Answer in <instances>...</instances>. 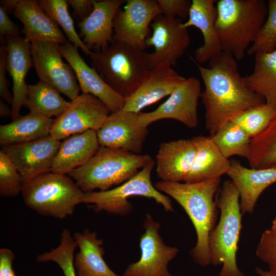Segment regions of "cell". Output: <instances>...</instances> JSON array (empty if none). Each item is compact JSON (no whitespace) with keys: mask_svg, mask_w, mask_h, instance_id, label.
<instances>
[{"mask_svg":"<svg viewBox=\"0 0 276 276\" xmlns=\"http://www.w3.org/2000/svg\"><path fill=\"white\" fill-rule=\"evenodd\" d=\"M195 63L204 86L201 98L210 136L238 113L265 103L241 75L231 54L222 51L209 61L208 67Z\"/></svg>","mask_w":276,"mask_h":276,"instance_id":"6da1fadb","label":"cell"},{"mask_svg":"<svg viewBox=\"0 0 276 276\" xmlns=\"http://www.w3.org/2000/svg\"><path fill=\"white\" fill-rule=\"evenodd\" d=\"M220 183V179H214L191 183L161 180L155 185L159 191L176 200L190 217L197 235L190 255L201 266L211 264L209 241L217 219V206L214 199Z\"/></svg>","mask_w":276,"mask_h":276,"instance_id":"7a4b0ae2","label":"cell"},{"mask_svg":"<svg viewBox=\"0 0 276 276\" xmlns=\"http://www.w3.org/2000/svg\"><path fill=\"white\" fill-rule=\"evenodd\" d=\"M216 29L222 51L237 61L255 40L267 16L264 0H219Z\"/></svg>","mask_w":276,"mask_h":276,"instance_id":"3957f363","label":"cell"},{"mask_svg":"<svg viewBox=\"0 0 276 276\" xmlns=\"http://www.w3.org/2000/svg\"><path fill=\"white\" fill-rule=\"evenodd\" d=\"M151 157L100 146L84 165L68 175L84 193L106 191L135 175Z\"/></svg>","mask_w":276,"mask_h":276,"instance_id":"277c9868","label":"cell"},{"mask_svg":"<svg viewBox=\"0 0 276 276\" xmlns=\"http://www.w3.org/2000/svg\"><path fill=\"white\" fill-rule=\"evenodd\" d=\"M216 204L220 217L210 238L211 264L222 265L219 276H245L237 263L242 214L239 192L231 180L223 183Z\"/></svg>","mask_w":276,"mask_h":276,"instance_id":"5b68a950","label":"cell"},{"mask_svg":"<svg viewBox=\"0 0 276 276\" xmlns=\"http://www.w3.org/2000/svg\"><path fill=\"white\" fill-rule=\"evenodd\" d=\"M147 53L113 40L106 49L91 51L89 56L105 82L126 99L137 89L150 70Z\"/></svg>","mask_w":276,"mask_h":276,"instance_id":"8992f818","label":"cell"},{"mask_svg":"<svg viewBox=\"0 0 276 276\" xmlns=\"http://www.w3.org/2000/svg\"><path fill=\"white\" fill-rule=\"evenodd\" d=\"M21 194L30 209L41 215L61 219L72 215L84 196L69 176L51 171L23 183Z\"/></svg>","mask_w":276,"mask_h":276,"instance_id":"52a82bcc","label":"cell"},{"mask_svg":"<svg viewBox=\"0 0 276 276\" xmlns=\"http://www.w3.org/2000/svg\"><path fill=\"white\" fill-rule=\"evenodd\" d=\"M155 162L152 157L133 177L117 187L106 191L84 193L83 203L91 205L97 212L125 216L133 210L128 201L132 196H143L154 199L167 212L173 211L170 198L162 194L152 185L151 176Z\"/></svg>","mask_w":276,"mask_h":276,"instance_id":"ba28073f","label":"cell"},{"mask_svg":"<svg viewBox=\"0 0 276 276\" xmlns=\"http://www.w3.org/2000/svg\"><path fill=\"white\" fill-rule=\"evenodd\" d=\"M59 45L47 41L31 42L33 65L39 81L52 86L72 101L79 95L81 89L72 67L63 61Z\"/></svg>","mask_w":276,"mask_h":276,"instance_id":"9c48e42d","label":"cell"},{"mask_svg":"<svg viewBox=\"0 0 276 276\" xmlns=\"http://www.w3.org/2000/svg\"><path fill=\"white\" fill-rule=\"evenodd\" d=\"M160 226L147 213L144 223L145 232L140 239V259L130 264L123 276H173L168 265L179 250L165 244L159 233Z\"/></svg>","mask_w":276,"mask_h":276,"instance_id":"30bf717a","label":"cell"},{"mask_svg":"<svg viewBox=\"0 0 276 276\" xmlns=\"http://www.w3.org/2000/svg\"><path fill=\"white\" fill-rule=\"evenodd\" d=\"M157 0H127L113 19V40L145 51L149 26L162 14Z\"/></svg>","mask_w":276,"mask_h":276,"instance_id":"8fae6325","label":"cell"},{"mask_svg":"<svg viewBox=\"0 0 276 276\" xmlns=\"http://www.w3.org/2000/svg\"><path fill=\"white\" fill-rule=\"evenodd\" d=\"M178 18L158 15L151 23L152 33L146 39L147 47H153V52L147 53L150 69L162 62L172 67L185 54L190 44L188 29L182 26Z\"/></svg>","mask_w":276,"mask_h":276,"instance_id":"7c38bea8","label":"cell"},{"mask_svg":"<svg viewBox=\"0 0 276 276\" xmlns=\"http://www.w3.org/2000/svg\"><path fill=\"white\" fill-rule=\"evenodd\" d=\"M110 111L105 104L90 94L79 95L53 123L50 135L61 140L88 130L96 131Z\"/></svg>","mask_w":276,"mask_h":276,"instance_id":"4fadbf2b","label":"cell"},{"mask_svg":"<svg viewBox=\"0 0 276 276\" xmlns=\"http://www.w3.org/2000/svg\"><path fill=\"white\" fill-rule=\"evenodd\" d=\"M201 94V83L198 78L186 79L155 110L139 112V119L147 127L160 120L173 119L194 128L198 123L197 107Z\"/></svg>","mask_w":276,"mask_h":276,"instance_id":"5bb4252c","label":"cell"},{"mask_svg":"<svg viewBox=\"0 0 276 276\" xmlns=\"http://www.w3.org/2000/svg\"><path fill=\"white\" fill-rule=\"evenodd\" d=\"M139 113L124 109L111 112L97 131L100 146L141 154L148 130Z\"/></svg>","mask_w":276,"mask_h":276,"instance_id":"9a60e30c","label":"cell"},{"mask_svg":"<svg viewBox=\"0 0 276 276\" xmlns=\"http://www.w3.org/2000/svg\"><path fill=\"white\" fill-rule=\"evenodd\" d=\"M61 143L50 134L32 141L4 146L2 150L12 161L24 183L51 171Z\"/></svg>","mask_w":276,"mask_h":276,"instance_id":"2e32d148","label":"cell"},{"mask_svg":"<svg viewBox=\"0 0 276 276\" xmlns=\"http://www.w3.org/2000/svg\"><path fill=\"white\" fill-rule=\"evenodd\" d=\"M1 3L21 22V32L29 42L47 41L64 44L67 41L58 25L42 9L38 1L6 0Z\"/></svg>","mask_w":276,"mask_h":276,"instance_id":"e0dca14e","label":"cell"},{"mask_svg":"<svg viewBox=\"0 0 276 276\" xmlns=\"http://www.w3.org/2000/svg\"><path fill=\"white\" fill-rule=\"evenodd\" d=\"M59 48L62 57L73 70L83 94H90L98 98L110 112L124 108L125 99L109 86L94 67L87 65L77 48L68 41L59 44Z\"/></svg>","mask_w":276,"mask_h":276,"instance_id":"ac0fdd59","label":"cell"},{"mask_svg":"<svg viewBox=\"0 0 276 276\" xmlns=\"http://www.w3.org/2000/svg\"><path fill=\"white\" fill-rule=\"evenodd\" d=\"M186 79L169 63H159L149 70L137 89L125 99L123 109L140 112L144 108L169 96Z\"/></svg>","mask_w":276,"mask_h":276,"instance_id":"d6986e66","label":"cell"},{"mask_svg":"<svg viewBox=\"0 0 276 276\" xmlns=\"http://www.w3.org/2000/svg\"><path fill=\"white\" fill-rule=\"evenodd\" d=\"M124 0H93L90 14L78 22L80 36L91 51L108 47L113 41V19Z\"/></svg>","mask_w":276,"mask_h":276,"instance_id":"ffe728a7","label":"cell"},{"mask_svg":"<svg viewBox=\"0 0 276 276\" xmlns=\"http://www.w3.org/2000/svg\"><path fill=\"white\" fill-rule=\"evenodd\" d=\"M4 38L7 71L13 81L11 117L14 120L20 116V110L27 98L28 85L25 82V78L33 65L31 42L20 35Z\"/></svg>","mask_w":276,"mask_h":276,"instance_id":"44dd1931","label":"cell"},{"mask_svg":"<svg viewBox=\"0 0 276 276\" xmlns=\"http://www.w3.org/2000/svg\"><path fill=\"white\" fill-rule=\"evenodd\" d=\"M216 1L192 0L187 20L182 23L183 28H198L203 36V44L195 50L194 62H209L222 51L216 29L217 11Z\"/></svg>","mask_w":276,"mask_h":276,"instance_id":"7402d4cb","label":"cell"},{"mask_svg":"<svg viewBox=\"0 0 276 276\" xmlns=\"http://www.w3.org/2000/svg\"><path fill=\"white\" fill-rule=\"evenodd\" d=\"M227 175L239 192L242 215L252 213L261 194L276 182V168H248L237 160L231 162Z\"/></svg>","mask_w":276,"mask_h":276,"instance_id":"603a6c76","label":"cell"},{"mask_svg":"<svg viewBox=\"0 0 276 276\" xmlns=\"http://www.w3.org/2000/svg\"><path fill=\"white\" fill-rule=\"evenodd\" d=\"M196 149L191 139L164 142L156 155V172L163 181H184L192 168Z\"/></svg>","mask_w":276,"mask_h":276,"instance_id":"cb8c5ba5","label":"cell"},{"mask_svg":"<svg viewBox=\"0 0 276 276\" xmlns=\"http://www.w3.org/2000/svg\"><path fill=\"white\" fill-rule=\"evenodd\" d=\"M191 139L196 152L192 168L183 182L191 183L220 179L227 174L231 161L222 154L211 136L198 135Z\"/></svg>","mask_w":276,"mask_h":276,"instance_id":"d4e9b609","label":"cell"},{"mask_svg":"<svg viewBox=\"0 0 276 276\" xmlns=\"http://www.w3.org/2000/svg\"><path fill=\"white\" fill-rule=\"evenodd\" d=\"M100 147L97 131L94 130H88L67 137L61 143L51 172L68 174L86 163Z\"/></svg>","mask_w":276,"mask_h":276,"instance_id":"484cf974","label":"cell"},{"mask_svg":"<svg viewBox=\"0 0 276 276\" xmlns=\"http://www.w3.org/2000/svg\"><path fill=\"white\" fill-rule=\"evenodd\" d=\"M73 237L79 248L74 259L78 276H119L104 260L103 242L96 233L86 229Z\"/></svg>","mask_w":276,"mask_h":276,"instance_id":"4316f807","label":"cell"},{"mask_svg":"<svg viewBox=\"0 0 276 276\" xmlns=\"http://www.w3.org/2000/svg\"><path fill=\"white\" fill-rule=\"evenodd\" d=\"M54 120L31 113L20 116L0 126V144L3 146L36 140L50 134Z\"/></svg>","mask_w":276,"mask_h":276,"instance_id":"83f0119b","label":"cell"},{"mask_svg":"<svg viewBox=\"0 0 276 276\" xmlns=\"http://www.w3.org/2000/svg\"><path fill=\"white\" fill-rule=\"evenodd\" d=\"M254 56L253 71L245 77L246 81L266 103L276 106V49L269 53L256 54Z\"/></svg>","mask_w":276,"mask_h":276,"instance_id":"f1b7e54d","label":"cell"},{"mask_svg":"<svg viewBox=\"0 0 276 276\" xmlns=\"http://www.w3.org/2000/svg\"><path fill=\"white\" fill-rule=\"evenodd\" d=\"M70 104L55 88L39 81L28 85L24 106L29 109V113L52 118L60 116Z\"/></svg>","mask_w":276,"mask_h":276,"instance_id":"f546056e","label":"cell"},{"mask_svg":"<svg viewBox=\"0 0 276 276\" xmlns=\"http://www.w3.org/2000/svg\"><path fill=\"white\" fill-rule=\"evenodd\" d=\"M247 159L251 168H276V110L268 126L251 139Z\"/></svg>","mask_w":276,"mask_h":276,"instance_id":"4dcf8cb0","label":"cell"},{"mask_svg":"<svg viewBox=\"0 0 276 276\" xmlns=\"http://www.w3.org/2000/svg\"><path fill=\"white\" fill-rule=\"evenodd\" d=\"M211 136L225 158L229 159L234 155L247 158L251 138L232 121L228 122Z\"/></svg>","mask_w":276,"mask_h":276,"instance_id":"1f68e13d","label":"cell"},{"mask_svg":"<svg viewBox=\"0 0 276 276\" xmlns=\"http://www.w3.org/2000/svg\"><path fill=\"white\" fill-rule=\"evenodd\" d=\"M38 3L42 9L51 19L60 26L68 41L76 48H80L87 56H90L89 50L77 33L74 22L65 0H40Z\"/></svg>","mask_w":276,"mask_h":276,"instance_id":"d6a6232c","label":"cell"},{"mask_svg":"<svg viewBox=\"0 0 276 276\" xmlns=\"http://www.w3.org/2000/svg\"><path fill=\"white\" fill-rule=\"evenodd\" d=\"M275 110L276 106L265 102L241 112L231 121L239 126L252 139L268 126Z\"/></svg>","mask_w":276,"mask_h":276,"instance_id":"836d02e7","label":"cell"},{"mask_svg":"<svg viewBox=\"0 0 276 276\" xmlns=\"http://www.w3.org/2000/svg\"><path fill=\"white\" fill-rule=\"evenodd\" d=\"M59 245L50 251L37 256L39 262L52 261L56 263L64 276H77L74 263V252L78 247L74 237L68 229H64Z\"/></svg>","mask_w":276,"mask_h":276,"instance_id":"e575fe53","label":"cell"},{"mask_svg":"<svg viewBox=\"0 0 276 276\" xmlns=\"http://www.w3.org/2000/svg\"><path fill=\"white\" fill-rule=\"evenodd\" d=\"M267 9L266 20L247 51L249 55L269 53L276 49V0L268 1Z\"/></svg>","mask_w":276,"mask_h":276,"instance_id":"d590c367","label":"cell"},{"mask_svg":"<svg viewBox=\"0 0 276 276\" xmlns=\"http://www.w3.org/2000/svg\"><path fill=\"white\" fill-rule=\"evenodd\" d=\"M23 181L15 166L2 150L0 151V194L14 197L21 193Z\"/></svg>","mask_w":276,"mask_h":276,"instance_id":"8d00e7d4","label":"cell"},{"mask_svg":"<svg viewBox=\"0 0 276 276\" xmlns=\"http://www.w3.org/2000/svg\"><path fill=\"white\" fill-rule=\"evenodd\" d=\"M256 253L267 264L268 270L276 275V216L270 227L262 233Z\"/></svg>","mask_w":276,"mask_h":276,"instance_id":"74e56055","label":"cell"},{"mask_svg":"<svg viewBox=\"0 0 276 276\" xmlns=\"http://www.w3.org/2000/svg\"><path fill=\"white\" fill-rule=\"evenodd\" d=\"M162 14L166 17L187 19L191 1L189 0H157Z\"/></svg>","mask_w":276,"mask_h":276,"instance_id":"f35d334b","label":"cell"},{"mask_svg":"<svg viewBox=\"0 0 276 276\" xmlns=\"http://www.w3.org/2000/svg\"><path fill=\"white\" fill-rule=\"evenodd\" d=\"M4 37H1L2 41L0 47V96L3 100L12 105L13 95L9 90L6 78V51Z\"/></svg>","mask_w":276,"mask_h":276,"instance_id":"ab89813d","label":"cell"},{"mask_svg":"<svg viewBox=\"0 0 276 276\" xmlns=\"http://www.w3.org/2000/svg\"><path fill=\"white\" fill-rule=\"evenodd\" d=\"M8 10L6 7L0 6V36H20L19 27L13 22L8 15Z\"/></svg>","mask_w":276,"mask_h":276,"instance_id":"60d3db41","label":"cell"},{"mask_svg":"<svg viewBox=\"0 0 276 276\" xmlns=\"http://www.w3.org/2000/svg\"><path fill=\"white\" fill-rule=\"evenodd\" d=\"M14 258V254L10 249H0V276H16L12 268Z\"/></svg>","mask_w":276,"mask_h":276,"instance_id":"b9f144b4","label":"cell"},{"mask_svg":"<svg viewBox=\"0 0 276 276\" xmlns=\"http://www.w3.org/2000/svg\"><path fill=\"white\" fill-rule=\"evenodd\" d=\"M68 5L73 8L74 15L81 21L87 17L93 9V0H67Z\"/></svg>","mask_w":276,"mask_h":276,"instance_id":"7bdbcfd3","label":"cell"},{"mask_svg":"<svg viewBox=\"0 0 276 276\" xmlns=\"http://www.w3.org/2000/svg\"><path fill=\"white\" fill-rule=\"evenodd\" d=\"M12 115V109H10L3 99L0 101V116L6 117Z\"/></svg>","mask_w":276,"mask_h":276,"instance_id":"ee69618b","label":"cell"},{"mask_svg":"<svg viewBox=\"0 0 276 276\" xmlns=\"http://www.w3.org/2000/svg\"><path fill=\"white\" fill-rule=\"evenodd\" d=\"M255 271L258 276H276L275 274L272 273L268 270H264L260 267L256 268Z\"/></svg>","mask_w":276,"mask_h":276,"instance_id":"f6af8a7d","label":"cell"},{"mask_svg":"<svg viewBox=\"0 0 276 276\" xmlns=\"http://www.w3.org/2000/svg\"><path fill=\"white\" fill-rule=\"evenodd\" d=\"M16 276H18V275H16Z\"/></svg>","mask_w":276,"mask_h":276,"instance_id":"bcb514c9","label":"cell"}]
</instances>
